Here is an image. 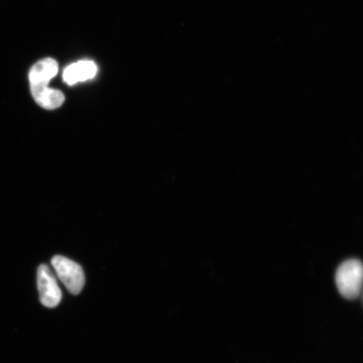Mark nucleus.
I'll return each mask as SVG.
<instances>
[{
    "label": "nucleus",
    "mask_w": 363,
    "mask_h": 363,
    "mask_svg": "<svg viewBox=\"0 0 363 363\" xmlns=\"http://www.w3.org/2000/svg\"><path fill=\"white\" fill-rule=\"evenodd\" d=\"M335 284L342 297L355 299L359 296L363 286L362 262L357 259L343 262L335 272Z\"/></svg>",
    "instance_id": "nucleus-1"
},
{
    "label": "nucleus",
    "mask_w": 363,
    "mask_h": 363,
    "mask_svg": "<svg viewBox=\"0 0 363 363\" xmlns=\"http://www.w3.org/2000/svg\"><path fill=\"white\" fill-rule=\"evenodd\" d=\"M52 264L59 279L65 285L68 291L74 295L79 294L85 284V275L82 267L78 263L59 255L52 258Z\"/></svg>",
    "instance_id": "nucleus-2"
},
{
    "label": "nucleus",
    "mask_w": 363,
    "mask_h": 363,
    "mask_svg": "<svg viewBox=\"0 0 363 363\" xmlns=\"http://www.w3.org/2000/svg\"><path fill=\"white\" fill-rule=\"evenodd\" d=\"M38 287L40 301L48 308H55L62 301V291L57 279L47 265L43 264L38 270Z\"/></svg>",
    "instance_id": "nucleus-3"
},
{
    "label": "nucleus",
    "mask_w": 363,
    "mask_h": 363,
    "mask_svg": "<svg viewBox=\"0 0 363 363\" xmlns=\"http://www.w3.org/2000/svg\"><path fill=\"white\" fill-rule=\"evenodd\" d=\"M58 65L52 58H45L36 62L29 72L31 91L48 87L49 82L57 74Z\"/></svg>",
    "instance_id": "nucleus-4"
},
{
    "label": "nucleus",
    "mask_w": 363,
    "mask_h": 363,
    "mask_svg": "<svg viewBox=\"0 0 363 363\" xmlns=\"http://www.w3.org/2000/svg\"><path fill=\"white\" fill-rule=\"evenodd\" d=\"M96 72L97 67L94 62L80 61L66 67L63 72V79L68 85H74L94 78Z\"/></svg>",
    "instance_id": "nucleus-5"
},
{
    "label": "nucleus",
    "mask_w": 363,
    "mask_h": 363,
    "mask_svg": "<svg viewBox=\"0 0 363 363\" xmlns=\"http://www.w3.org/2000/svg\"><path fill=\"white\" fill-rule=\"evenodd\" d=\"M31 94L35 102L47 110H55L65 101V94L60 90L49 87L33 91Z\"/></svg>",
    "instance_id": "nucleus-6"
}]
</instances>
